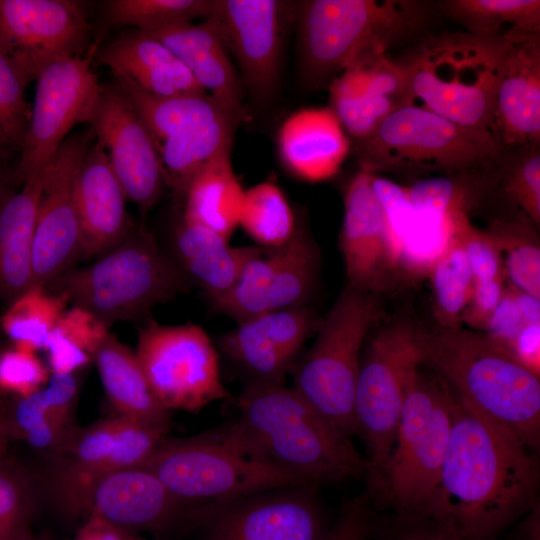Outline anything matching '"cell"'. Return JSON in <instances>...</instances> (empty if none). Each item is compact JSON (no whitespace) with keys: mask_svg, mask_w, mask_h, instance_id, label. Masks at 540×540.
<instances>
[{"mask_svg":"<svg viewBox=\"0 0 540 540\" xmlns=\"http://www.w3.org/2000/svg\"><path fill=\"white\" fill-rule=\"evenodd\" d=\"M76 207L82 255H102L131 231L126 195L98 141L91 143L79 168Z\"/></svg>","mask_w":540,"mask_h":540,"instance_id":"484cf974","label":"cell"},{"mask_svg":"<svg viewBox=\"0 0 540 540\" xmlns=\"http://www.w3.org/2000/svg\"><path fill=\"white\" fill-rule=\"evenodd\" d=\"M509 351L526 367L539 374L540 323H527L518 333Z\"/></svg>","mask_w":540,"mask_h":540,"instance_id":"6f0895ef","label":"cell"},{"mask_svg":"<svg viewBox=\"0 0 540 540\" xmlns=\"http://www.w3.org/2000/svg\"><path fill=\"white\" fill-rule=\"evenodd\" d=\"M135 540H144V539L136 538Z\"/></svg>","mask_w":540,"mask_h":540,"instance_id":"003e7915","label":"cell"},{"mask_svg":"<svg viewBox=\"0 0 540 540\" xmlns=\"http://www.w3.org/2000/svg\"><path fill=\"white\" fill-rule=\"evenodd\" d=\"M17 540H52V539L46 534L36 535L31 531V529H29Z\"/></svg>","mask_w":540,"mask_h":540,"instance_id":"be15d7a7","label":"cell"},{"mask_svg":"<svg viewBox=\"0 0 540 540\" xmlns=\"http://www.w3.org/2000/svg\"><path fill=\"white\" fill-rule=\"evenodd\" d=\"M505 170L504 193L529 221L540 223V152L539 145L520 148Z\"/></svg>","mask_w":540,"mask_h":540,"instance_id":"ee69618b","label":"cell"},{"mask_svg":"<svg viewBox=\"0 0 540 540\" xmlns=\"http://www.w3.org/2000/svg\"><path fill=\"white\" fill-rule=\"evenodd\" d=\"M512 286V285H511ZM517 307L526 323H540V299L512 286Z\"/></svg>","mask_w":540,"mask_h":540,"instance_id":"94428289","label":"cell"},{"mask_svg":"<svg viewBox=\"0 0 540 540\" xmlns=\"http://www.w3.org/2000/svg\"><path fill=\"white\" fill-rule=\"evenodd\" d=\"M413 213L448 223L461 209H468L465 187L446 178L416 182L407 187Z\"/></svg>","mask_w":540,"mask_h":540,"instance_id":"c3c4849f","label":"cell"},{"mask_svg":"<svg viewBox=\"0 0 540 540\" xmlns=\"http://www.w3.org/2000/svg\"><path fill=\"white\" fill-rule=\"evenodd\" d=\"M492 131L504 149L539 145V33H507L494 97Z\"/></svg>","mask_w":540,"mask_h":540,"instance_id":"cb8c5ba5","label":"cell"},{"mask_svg":"<svg viewBox=\"0 0 540 540\" xmlns=\"http://www.w3.org/2000/svg\"><path fill=\"white\" fill-rule=\"evenodd\" d=\"M230 154L231 149L219 153L194 174L183 195L182 215L228 240L239 225L245 191L235 175Z\"/></svg>","mask_w":540,"mask_h":540,"instance_id":"d6a6232c","label":"cell"},{"mask_svg":"<svg viewBox=\"0 0 540 540\" xmlns=\"http://www.w3.org/2000/svg\"><path fill=\"white\" fill-rule=\"evenodd\" d=\"M49 418L42 387L26 397H19L13 407L11 421L4 423L9 435L14 434L23 439L26 434L40 427Z\"/></svg>","mask_w":540,"mask_h":540,"instance_id":"11a10c76","label":"cell"},{"mask_svg":"<svg viewBox=\"0 0 540 540\" xmlns=\"http://www.w3.org/2000/svg\"><path fill=\"white\" fill-rule=\"evenodd\" d=\"M428 17L410 0L298 1L299 53L304 78L330 81L358 56L389 47L418 32Z\"/></svg>","mask_w":540,"mask_h":540,"instance_id":"8992f818","label":"cell"},{"mask_svg":"<svg viewBox=\"0 0 540 540\" xmlns=\"http://www.w3.org/2000/svg\"><path fill=\"white\" fill-rule=\"evenodd\" d=\"M525 324L527 323L523 320L515 302L512 286H506L503 298L484 333L509 350Z\"/></svg>","mask_w":540,"mask_h":540,"instance_id":"db71d44e","label":"cell"},{"mask_svg":"<svg viewBox=\"0 0 540 540\" xmlns=\"http://www.w3.org/2000/svg\"><path fill=\"white\" fill-rule=\"evenodd\" d=\"M114 77L162 97L206 93L190 71L159 41L138 30L111 40L98 55Z\"/></svg>","mask_w":540,"mask_h":540,"instance_id":"f546056e","label":"cell"},{"mask_svg":"<svg viewBox=\"0 0 540 540\" xmlns=\"http://www.w3.org/2000/svg\"><path fill=\"white\" fill-rule=\"evenodd\" d=\"M329 95L330 108L356 140L369 136L390 113L408 104L404 69L383 51L358 56L330 81Z\"/></svg>","mask_w":540,"mask_h":540,"instance_id":"603a6c76","label":"cell"},{"mask_svg":"<svg viewBox=\"0 0 540 540\" xmlns=\"http://www.w3.org/2000/svg\"><path fill=\"white\" fill-rule=\"evenodd\" d=\"M216 0H112L108 20L114 25L151 31L173 24L213 16Z\"/></svg>","mask_w":540,"mask_h":540,"instance_id":"60d3db41","label":"cell"},{"mask_svg":"<svg viewBox=\"0 0 540 540\" xmlns=\"http://www.w3.org/2000/svg\"><path fill=\"white\" fill-rule=\"evenodd\" d=\"M320 320L306 305L268 311L237 324L218 346L246 374V383L284 384Z\"/></svg>","mask_w":540,"mask_h":540,"instance_id":"ffe728a7","label":"cell"},{"mask_svg":"<svg viewBox=\"0 0 540 540\" xmlns=\"http://www.w3.org/2000/svg\"><path fill=\"white\" fill-rule=\"evenodd\" d=\"M142 33L167 47L207 94L238 118L243 117L241 84L214 17Z\"/></svg>","mask_w":540,"mask_h":540,"instance_id":"4316f807","label":"cell"},{"mask_svg":"<svg viewBox=\"0 0 540 540\" xmlns=\"http://www.w3.org/2000/svg\"><path fill=\"white\" fill-rule=\"evenodd\" d=\"M93 361L105 394L119 415L165 435L168 433L171 425L169 411L151 390L135 351L109 332Z\"/></svg>","mask_w":540,"mask_h":540,"instance_id":"1f68e13d","label":"cell"},{"mask_svg":"<svg viewBox=\"0 0 540 540\" xmlns=\"http://www.w3.org/2000/svg\"><path fill=\"white\" fill-rule=\"evenodd\" d=\"M444 12L482 37H502L511 31L540 32L539 0H449Z\"/></svg>","mask_w":540,"mask_h":540,"instance_id":"e575fe53","label":"cell"},{"mask_svg":"<svg viewBox=\"0 0 540 540\" xmlns=\"http://www.w3.org/2000/svg\"><path fill=\"white\" fill-rule=\"evenodd\" d=\"M88 30L79 2L0 0V51L27 84L53 61L81 55Z\"/></svg>","mask_w":540,"mask_h":540,"instance_id":"e0dca14e","label":"cell"},{"mask_svg":"<svg viewBox=\"0 0 540 540\" xmlns=\"http://www.w3.org/2000/svg\"><path fill=\"white\" fill-rule=\"evenodd\" d=\"M91 132L69 135L43 167L32 248L33 285L49 288L82 255L75 188Z\"/></svg>","mask_w":540,"mask_h":540,"instance_id":"9a60e30c","label":"cell"},{"mask_svg":"<svg viewBox=\"0 0 540 540\" xmlns=\"http://www.w3.org/2000/svg\"><path fill=\"white\" fill-rule=\"evenodd\" d=\"M298 2L216 0L213 16L245 85L259 101L271 98L280 76L287 28L296 20Z\"/></svg>","mask_w":540,"mask_h":540,"instance_id":"ac0fdd59","label":"cell"},{"mask_svg":"<svg viewBox=\"0 0 540 540\" xmlns=\"http://www.w3.org/2000/svg\"><path fill=\"white\" fill-rule=\"evenodd\" d=\"M317 485H291L211 505L199 540H325Z\"/></svg>","mask_w":540,"mask_h":540,"instance_id":"2e32d148","label":"cell"},{"mask_svg":"<svg viewBox=\"0 0 540 540\" xmlns=\"http://www.w3.org/2000/svg\"><path fill=\"white\" fill-rule=\"evenodd\" d=\"M27 82L0 51V149L21 151L29 127L31 106L25 99Z\"/></svg>","mask_w":540,"mask_h":540,"instance_id":"7bdbcfd3","label":"cell"},{"mask_svg":"<svg viewBox=\"0 0 540 540\" xmlns=\"http://www.w3.org/2000/svg\"><path fill=\"white\" fill-rule=\"evenodd\" d=\"M187 282L142 227H133L114 248L83 268L63 274L48 289L63 295L108 328L132 321L187 289Z\"/></svg>","mask_w":540,"mask_h":540,"instance_id":"52a82bcc","label":"cell"},{"mask_svg":"<svg viewBox=\"0 0 540 540\" xmlns=\"http://www.w3.org/2000/svg\"><path fill=\"white\" fill-rule=\"evenodd\" d=\"M56 499L66 514L99 517L132 533L198 527L207 510L177 498L143 467L76 477L56 490Z\"/></svg>","mask_w":540,"mask_h":540,"instance_id":"7c38bea8","label":"cell"},{"mask_svg":"<svg viewBox=\"0 0 540 540\" xmlns=\"http://www.w3.org/2000/svg\"><path fill=\"white\" fill-rule=\"evenodd\" d=\"M272 276L271 251L263 250L245 265L235 283L224 294L210 300L212 308L237 324L268 312Z\"/></svg>","mask_w":540,"mask_h":540,"instance_id":"b9f144b4","label":"cell"},{"mask_svg":"<svg viewBox=\"0 0 540 540\" xmlns=\"http://www.w3.org/2000/svg\"><path fill=\"white\" fill-rule=\"evenodd\" d=\"M429 274L437 326L462 327V315L472 293L474 278L453 228L445 248L431 265Z\"/></svg>","mask_w":540,"mask_h":540,"instance_id":"74e56055","label":"cell"},{"mask_svg":"<svg viewBox=\"0 0 540 540\" xmlns=\"http://www.w3.org/2000/svg\"><path fill=\"white\" fill-rule=\"evenodd\" d=\"M165 434L130 418L118 415L87 427L71 426L54 453L66 474L89 477L132 467H141Z\"/></svg>","mask_w":540,"mask_h":540,"instance_id":"d4e9b609","label":"cell"},{"mask_svg":"<svg viewBox=\"0 0 540 540\" xmlns=\"http://www.w3.org/2000/svg\"><path fill=\"white\" fill-rule=\"evenodd\" d=\"M270 251L273 276L269 311L305 305L316 284L320 261L308 230L298 221L292 238L282 247Z\"/></svg>","mask_w":540,"mask_h":540,"instance_id":"836d02e7","label":"cell"},{"mask_svg":"<svg viewBox=\"0 0 540 540\" xmlns=\"http://www.w3.org/2000/svg\"><path fill=\"white\" fill-rule=\"evenodd\" d=\"M422 364L407 386L391 452L380 471L368 478L373 507L429 513L434 500L450 435L454 392L434 371H424Z\"/></svg>","mask_w":540,"mask_h":540,"instance_id":"277c9868","label":"cell"},{"mask_svg":"<svg viewBox=\"0 0 540 540\" xmlns=\"http://www.w3.org/2000/svg\"><path fill=\"white\" fill-rule=\"evenodd\" d=\"M277 141L287 170L309 182L335 175L351 149L347 133L330 107L293 112L280 126Z\"/></svg>","mask_w":540,"mask_h":540,"instance_id":"83f0119b","label":"cell"},{"mask_svg":"<svg viewBox=\"0 0 540 540\" xmlns=\"http://www.w3.org/2000/svg\"><path fill=\"white\" fill-rule=\"evenodd\" d=\"M141 467L177 498L197 506L308 484L252 453L227 422L191 437H165Z\"/></svg>","mask_w":540,"mask_h":540,"instance_id":"ba28073f","label":"cell"},{"mask_svg":"<svg viewBox=\"0 0 540 540\" xmlns=\"http://www.w3.org/2000/svg\"><path fill=\"white\" fill-rule=\"evenodd\" d=\"M485 540H496V537L488 538V539H485Z\"/></svg>","mask_w":540,"mask_h":540,"instance_id":"03108f58","label":"cell"},{"mask_svg":"<svg viewBox=\"0 0 540 540\" xmlns=\"http://www.w3.org/2000/svg\"><path fill=\"white\" fill-rule=\"evenodd\" d=\"M416 327L408 317L391 321L372 336L361 355L354 419L368 449L367 479L380 471L391 452L407 386L423 363Z\"/></svg>","mask_w":540,"mask_h":540,"instance_id":"8fae6325","label":"cell"},{"mask_svg":"<svg viewBox=\"0 0 540 540\" xmlns=\"http://www.w3.org/2000/svg\"><path fill=\"white\" fill-rule=\"evenodd\" d=\"M506 274L487 280L474 282L468 304L462 315V323L468 329L484 332L487 324L499 306L505 293Z\"/></svg>","mask_w":540,"mask_h":540,"instance_id":"f5cc1de1","label":"cell"},{"mask_svg":"<svg viewBox=\"0 0 540 540\" xmlns=\"http://www.w3.org/2000/svg\"><path fill=\"white\" fill-rule=\"evenodd\" d=\"M100 90L88 56L55 60L39 73L15 181L43 169L76 125L90 124Z\"/></svg>","mask_w":540,"mask_h":540,"instance_id":"5bb4252c","label":"cell"},{"mask_svg":"<svg viewBox=\"0 0 540 540\" xmlns=\"http://www.w3.org/2000/svg\"><path fill=\"white\" fill-rule=\"evenodd\" d=\"M67 299L43 286L32 285L12 301L2 318V327L16 347L36 352L66 310Z\"/></svg>","mask_w":540,"mask_h":540,"instance_id":"f35d334b","label":"cell"},{"mask_svg":"<svg viewBox=\"0 0 540 540\" xmlns=\"http://www.w3.org/2000/svg\"><path fill=\"white\" fill-rule=\"evenodd\" d=\"M135 533L119 528L99 517L89 516L73 540H135Z\"/></svg>","mask_w":540,"mask_h":540,"instance_id":"680465c9","label":"cell"},{"mask_svg":"<svg viewBox=\"0 0 540 540\" xmlns=\"http://www.w3.org/2000/svg\"><path fill=\"white\" fill-rule=\"evenodd\" d=\"M298 221L281 189L270 181L244 191L239 225L264 250L285 245L294 235Z\"/></svg>","mask_w":540,"mask_h":540,"instance_id":"d590c367","label":"cell"},{"mask_svg":"<svg viewBox=\"0 0 540 540\" xmlns=\"http://www.w3.org/2000/svg\"><path fill=\"white\" fill-rule=\"evenodd\" d=\"M237 416L227 422L255 455L308 484L319 486L366 475L368 462L350 437L293 387L245 383Z\"/></svg>","mask_w":540,"mask_h":540,"instance_id":"7a4b0ae2","label":"cell"},{"mask_svg":"<svg viewBox=\"0 0 540 540\" xmlns=\"http://www.w3.org/2000/svg\"><path fill=\"white\" fill-rule=\"evenodd\" d=\"M487 232L500 249L511 285L540 299V246L526 221L495 220Z\"/></svg>","mask_w":540,"mask_h":540,"instance_id":"ab89813d","label":"cell"},{"mask_svg":"<svg viewBox=\"0 0 540 540\" xmlns=\"http://www.w3.org/2000/svg\"><path fill=\"white\" fill-rule=\"evenodd\" d=\"M0 455V540H17L30 528L32 497L27 480Z\"/></svg>","mask_w":540,"mask_h":540,"instance_id":"f6af8a7d","label":"cell"},{"mask_svg":"<svg viewBox=\"0 0 540 540\" xmlns=\"http://www.w3.org/2000/svg\"><path fill=\"white\" fill-rule=\"evenodd\" d=\"M376 517L369 496L363 494L345 504L325 540H369Z\"/></svg>","mask_w":540,"mask_h":540,"instance_id":"816d5d0a","label":"cell"},{"mask_svg":"<svg viewBox=\"0 0 540 540\" xmlns=\"http://www.w3.org/2000/svg\"><path fill=\"white\" fill-rule=\"evenodd\" d=\"M507 34L468 32L425 39L400 60L414 104L461 126L492 131V114Z\"/></svg>","mask_w":540,"mask_h":540,"instance_id":"5b68a950","label":"cell"},{"mask_svg":"<svg viewBox=\"0 0 540 540\" xmlns=\"http://www.w3.org/2000/svg\"><path fill=\"white\" fill-rule=\"evenodd\" d=\"M518 525L513 540H540V509L537 502Z\"/></svg>","mask_w":540,"mask_h":540,"instance_id":"91938a15","label":"cell"},{"mask_svg":"<svg viewBox=\"0 0 540 540\" xmlns=\"http://www.w3.org/2000/svg\"><path fill=\"white\" fill-rule=\"evenodd\" d=\"M376 540H464L448 519L426 512H392L375 521Z\"/></svg>","mask_w":540,"mask_h":540,"instance_id":"bcb514c9","label":"cell"},{"mask_svg":"<svg viewBox=\"0 0 540 540\" xmlns=\"http://www.w3.org/2000/svg\"><path fill=\"white\" fill-rule=\"evenodd\" d=\"M9 436L10 435L4 421L0 419V455L5 453L6 443Z\"/></svg>","mask_w":540,"mask_h":540,"instance_id":"6125c7cd","label":"cell"},{"mask_svg":"<svg viewBox=\"0 0 540 540\" xmlns=\"http://www.w3.org/2000/svg\"><path fill=\"white\" fill-rule=\"evenodd\" d=\"M461 209L453 217V232L459 239L469 262L474 282L487 281L506 274L496 242L487 232L474 226Z\"/></svg>","mask_w":540,"mask_h":540,"instance_id":"7dc6e473","label":"cell"},{"mask_svg":"<svg viewBox=\"0 0 540 540\" xmlns=\"http://www.w3.org/2000/svg\"><path fill=\"white\" fill-rule=\"evenodd\" d=\"M49 417L63 424H70V414L78 392V381L73 374H52L43 387Z\"/></svg>","mask_w":540,"mask_h":540,"instance_id":"9f6ffc18","label":"cell"},{"mask_svg":"<svg viewBox=\"0 0 540 540\" xmlns=\"http://www.w3.org/2000/svg\"><path fill=\"white\" fill-rule=\"evenodd\" d=\"M8 191H9V190H8L7 187H6L5 180H4V175H3V173L0 171V200L4 197V195H5Z\"/></svg>","mask_w":540,"mask_h":540,"instance_id":"e7e4bbea","label":"cell"},{"mask_svg":"<svg viewBox=\"0 0 540 540\" xmlns=\"http://www.w3.org/2000/svg\"><path fill=\"white\" fill-rule=\"evenodd\" d=\"M240 118L210 95H202L150 130L166 186L183 196L194 174L232 147Z\"/></svg>","mask_w":540,"mask_h":540,"instance_id":"44dd1931","label":"cell"},{"mask_svg":"<svg viewBox=\"0 0 540 540\" xmlns=\"http://www.w3.org/2000/svg\"><path fill=\"white\" fill-rule=\"evenodd\" d=\"M504 148L489 130L469 128L414 104L390 113L366 138L356 140L360 169L467 172L495 164Z\"/></svg>","mask_w":540,"mask_h":540,"instance_id":"30bf717a","label":"cell"},{"mask_svg":"<svg viewBox=\"0 0 540 540\" xmlns=\"http://www.w3.org/2000/svg\"><path fill=\"white\" fill-rule=\"evenodd\" d=\"M135 354L151 390L168 411L197 413L231 396L221 380L217 350L196 324L150 321L139 331Z\"/></svg>","mask_w":540,"mask_h":540,"instance_id":"4fadbf2b","label":"cell"},{"mask_svg":"<svg viewBox=\"0 0 540 540\" xmlns=\"http://www.w3.org/2000/svg\"><path fill=\"white\" fill-rule=\"evenodd\" d=\"M171 247L170 258L184 280L203 290L209 300L224 294L245 265L264 250L233 247L221 234L183 217L173 230Z\"/></svg>","mask_w":540,"mask_h":540,"instance_id":"f1b7e54d","label":"cell"},{"mask_svg":"<svg viewBox=\"0 0 540 540\" xmlns=\"http://www.w3.org/2000/svg\"><path fill=\"white\" fill-rule=\"evenodd\" d=\"M372 186L382 207L391 254L400 270L406 237L414 215L407 187L377 177L375 174Z\"/></svg>","mask_w":540,"mask_h":540,"instance_id":"681fc988","label":"cell"},{"mask_svg":"<svg viewBox=\"0 0 540 540\" xmlns=\"http://www.w3.org/2000/svg\"><path fill=\"white\" fill-rule=\"evenodd\" d=\"M373 175L359 168L345 189L340 250L348 285L378 295L392 288L400 270L389 248Z\"/></svg>","mask_w":540,"mask_h":540,"instance_id":"7402d4cb","label":"cell"},{"mask_svg":"<svg viewBox=\"0 0 540 540\" xmlns=\"http://www.w3.org/2000/svg\"><path fill=\"white\" fill-rule=\"evenodd\" d=\"M416 340L423 364L459 398L512 432L528 448H538L539 374L484 332L417 325Z\"/></svg>","mask_w":540,"mask_h":540,"instance_id":"3957f363","label":"cell"},{"mask_svg":"<svg viewBox=\"0 0 540 540\" xmlns=\"http://www.w3.org/2000/svg\"><path fill=\"white\" fill-rule=\"evenodd\" d=\"M43 169L0 200V294L13 301L33 285L32 248Z\"/></svg>","mask_w":540,"mask_h":540,"instance_id":"4dcf8cb0","label":"cell"},{"mask_svg":"<svg viewBox=\"0 0 540 540\" xmlns=\"http://www.w3.org/2000/svg\"><path fill=\"white\" fill-rule=\"evenodd\" d=\"M90 125L127 200L147 212L166 186L164 174L146 126L117 85H101Z\"/></svg>","mask_w":540,"mask_h":540,"instance_id":"d6986e66","label":"cell"},{"mask_svg":"<svg viewBox=\"0 0 540 540\" xmlns=\"http://www.w3.org/2000/svg\"><path fill=\"white\" fill-rule=\"evenodd\" d=\"M109 332L90 312L76 306L65 310L44 348L52 374H73L85 367Z\"/></svg>","mask_w":540,"mask_h":540,"instance_id":"8d00e7d4","label":"cell"},{"mask_svg":"<svg viewBox=\"0 0 540 540\" xmlns=\"http://www.w3.org/2000/svg\"><path fill=\"white\" fill-rule=\"evenodd\" d=\"M47 381V369L35 352L15 347L0 353V390L26 397Z\"/></svg>","mask_w":540,"mask_h":540,"instance_id":"f907efd6","label":"cell"},{"mask_svg":"<svg viewBox=\"0 0 540 540\" xmlns=\"http://www.w3.org/2000/svg\"><path fill=\"white\" fill-rule=\"evenodd\" d=\"M380 314L377 294L347 284L291 372L293 388L349 437L362 348Z\"/></svg>","mask_w":540,"mask_h":540,"instance_id":"9c48e42d","label":"cell"},{"mask_svg":"<svg viewBox=\"0 0 540 540\" xmlns=\"http://www.w3.org/2000/svg\"><path fill=\"white\" fill-rule=\"evenodd\" d=\"M538 485L530 448L454 393L449 440L429 513L450 520L464 540L493 538L538 502Z\"/></svg>","mask_w":540,"mask_h":540,"instance_id":"6da1fadb","label":"cell"}]
</instances>
